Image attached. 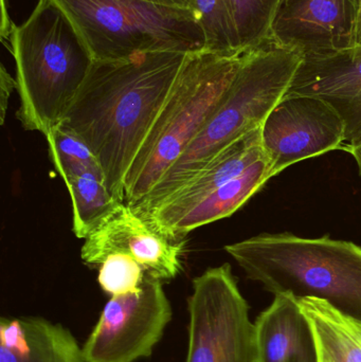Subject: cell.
I'll use <instances>...</instances> for the list:
<instances>
[{
  "label": "cell",
  "mask_w": 361,
  "mask_h": 362,
  "mask_svg": "<svg viewBox=\"0 0 361 362\" xmlns=\"http://www.w3.org/2000/svg\"><path fill=\"white\" fill-rule=\"evenodd\" d=\"M2 12H1V30H0V34H1L2 42L4 40H8L10 42L11 34H12L13 29H14L15 25L11 21L10 16L8 15V8H6V0H1Z\"/></svg>",
  "instance_id": "cell-23"
},
{
  "label": "cell",
  "mask_w": 361,
  "mask_h": 362,
  "mask_svg": "<svg viewBox=\"0 0 361 362\" xmlns=\"http://www.w3.org/2000/svg\"><path fill=\"white\" fill-rule=\"evenodd\" d=\"M269 180L268 161L264 156L239 177L196 200L159 231L172 240H182L193 230L232 215Z\"/></svg>",
  "instance_id": "cell-16"
},
{
  "label": "cell",
  "mask_w": 361,
  "mask_h": 362,
  "mask_svg": "<svg viewBox=\"0 0 361 362\" xmlns=\"http://www.w3.org/2000/svg\"><path fill=\"white\" fill-rule=\"evenodd\" d=\"M186 362H254V323L229 264L193 280Z\"/></svg>",
  "instance_id": "cell-7"
},
{
  "label": "cell",
  "mask_w": 361,
  "mask_h": 362,
  "mask_svg": "<svg viewBox=\"0 0 361 362\" xmlns=\"http://www.w3.org/2000/svg\"><path fill=\"white\" fill-rule=\"evenodd\" d=\"M248 278L273 295L322 300L361 321V247L351 242L261 234L225 247Z\"/></svg>",
  "instance_id": "cell-4"
},
{
  "label": "cell",
  "mask_w": 361,
  "mask_h": 362,
  "mask_svg": "<svg viewBox=\"0 0 361 362\" xmlns=\"http://www.w3.org/2000/svg\"><path fill=\"white\" fill-rule=\"evenodd\" d=\"M357 16H356L355 47H361V0H356Z\"/></svg>",
  "instance_id": "cell-25"
},
{
  "label": "cell",
  "mask_w": 361,
  "mask_h": 362,
  "mask_svg": "<svg viewBox=\"0 0 361 362\" xmlns=\"http://www.w3.org/2000/svg\"><path fill=\"white\" fill-rule=\"evenodd\" d=\"M313 327L319 362H361V321L314 298L298 300Z\"/></svg>",
  "instance_id": "cell-18"
},
{
  "label": "cell",
  "mask_w": 361,
  "mask_h": 362,
  "mask_svg": "<svg viewBox=\"0 0 361 362\" xmlns=\"http://www.w3.org/2000/svg\"><path fill=\"white\" fill-rule=\"evenodd\" d=\"M192 11L205 32L206 51L225 55L243 53L229 0H193Z\"/></svg>",
  "instance_id": "cell-19"
},
{
  "label": "cell",
  "mask_w": 361,
  "mask_h": 362,
  "mask_svg": "<svg viewBox=\"0 0 361 362\" xmlns=\"http://www.w3.org/2000/svg\"><path fill=\"white\" fill-rule=\"evenodd\" d=\"M67 187L72 202V229L86 238L120 202L108 191L105 174L97 158L73 161L55 167Z\"/></svg>",
  "instance_id": "cell-17"
},
{
  "label": "cell",
  "mask_w": 361,
  "mask_h": 362,
  "mask_svg": "<svg viewBox=\"0 0 361 362\" xmlns=\"http://www.w3.org/2000/svg\"><path fill=\"white\" fill-rule=\"evenodd\" d=\"M349 152L351 153V154L353 155L354 158H355L361 176V144H360V146H354V148H352Z\"/></svg>",
  "instance_id": "cell-26"
},
{
  "label": "cell",
  "mask_w": 361,
  "mask_h": 362,
  "mask_svg": "<svg viewBox=\"0 0 361 362\" xmlns=\"http://www.w3.org/2000/svg\"><path fill=\"white\" fill-rule=\"evenodd\" d=\"M285 95L328 102L345 124L343 148L361 144V47L328 55L303 57Z\"/></svg>",
  "instance_id": "cell-12"
},
{
  "label": "cell",
  "mask_w": 361,
  "mask_h": 362,
  "mask_svg": "<svg viewBox=\"0 0 361 362\" xmlns=\"http://www.w3.org/2000/svg\"><path fill=\"white\" fill-rule=\"evenodd\" d=\"M245 53V52H244ZM244 53H191L124 180V202L136 204L180 158L211 117Z\"/></svg>",
  "instance_id": "cell-5"
},
{
  "label": "cell",
  "mask_w": 361,
  "mask_h": 362,
  "mask_svg": "<svg viewBox=\"0 0 361 362\" xmlns=\"http://www.w3.org/2000/svg\"><path fill=\"white\" fill-rule=\"evenodd\" d=\"M78 30L95 61L142 53L206 51V36L189 8L146 0H53Z\"/></svg>",
  "instance_id": "cell-6"
},
{
  "label": "cell",
  "mask_w": 361,
  "mask_h": 362,
  "mask_svg": "<svg viewBox=\"0 0 361 362\" xmlns=\"http://www.w3.org/2000/svg\"><path fill=\"white\" fill-rule=\"evenodd\" d=\"M345 139L341 115L313 95H284L261 127L271 178L299 161L343 148Z\"/></svg>",
  "instance_id": "cell-9"
},
{
  "label": "cell",
  "mask_w": 361,
  "mask_h": 362,
  "mask_svg": "<svg viewBox=\"0 0 361 362\" xmlns=\"http://www.w3.org/2000/svg\"><path fill=\"white\" fill-rule=\"evenodd\" d=\"M162 6H174V8H189L192 10L193 0H146Z\"/></svg>",
  "instance_id": "cell-24"
},
{
  "label": "cell",
  "mask_w": 361,
  "mask_h": 362,
  "mask_svg": "<svg viewBox=\"0 0 361 362\" xmlns=\"http://www.w3.org/2000/svg\"><path fill=\"white\" fill-rule=\"evenodd\" d=\"M182 240L167 238L131 206L120 202L85 238L81 257L87 265L99 267L108 255L124 253L148 276L167 281L182 272Z\"/></svg>",
  "instance_id": "cell-10"
},
{
  "label": "cell",
  "mask_w": 361,
  "mask_h": 362,
  "mask_svg": "<svg viewBox=\"0 0 361 362\" xmlns=\"http://www.w3.org/2000/svg\"><path fill=\"white\" fill-rule=\"evenodd\" d=\"M191 53L150 52L95 61L59 125L87 144L108 191L124 202V180Z\"/></svg>",
  "instance_id": "cell-1"
},
{
  "label": "cell",
  "mask_w": 361,
  "mask_h": 362,
  "mask_svg": "<svg viewBox=\"0 0 361 362\" xmlns=\"http://www.w3.org/2000/svg\"><path fill=\"white\" fill-rule=\"evenodd\" d=\"M356 0H281L269 38L302 57L328 55L355 47Z\"/></svg>",
  "instance_id": "cell-11"
},
{
  "label": "cell",
  "mask_w": 361,
  "mask_h": 362,
  "mask_svg": "<svg viewBox=\"0 0 361 362\" xmlns=\"http://www.w3.org/2000/svg\"><path fill=\"white\" fill-rule=\"evenodd\" d=\"M0 362H86L69 329L40 317L2 318Z\"/></svg>",
  "instance_id": "cell-15"
},
{
  "label": "cell",
  "mask_w": 361,
  "mask_h": 362,
  "mask_svg": "<svg viewBox=\"0 0 361 362\" xmlns=\"http://www.w3.org/2000/svg\"><path fill=\"white\" fill-rule=\"evenodd\" d=\"M254 329V362H319L313 327L295 298L276 296Z\"/></svg>",
  "instance_id": "cell-14"
},
{
  "label": "cell",
  "mask_w": 361,
  "mask_h": 362,
  "mask_svg": "<svg viewBox=\"0 0 361 362\" xmlns=\"http://www.w3.org/2000/svg\"><path fill=\"white\" fill-rule=\"evenodd\" d=\"M302 59L300 53L271 40L244 53L237 74L203 129L148 195L131 208L146 216L220 151L262 127L288 93Z\"/></svg>",
  "instance_id": "cell-3"
},
{
  "label": "cell",
  "mask_w": 361,
  "mask_h": 362,
  "mask_svg": "<svg viewBox=\"0 0 361 362\" xmlns=\"http://www.w3.org/2000/svg\"><path fill=\"white\" fill-rule=\"evenodd\" d=\"M162 281L146 274L140 288L110 298L83 346L86 362H135L152 355L172 319Z\"/></svg>",
  "instance_id": "cell-8"
},
{
  "label": "cell",
  "mask_w": 361,
  "mask_h": 362,
  "mask_svg": "<svg viewBox=\"0 0 361 362\" xmlns=\"http://www.w3.org/2000/svg\"><path fill=\"white\" fill-rule=\"evenodd\" d=\"M146 276V270L134 257L112 253L100 264L97 281L106 293L116 297L137 291Z\"/></svg>",
  "instance_id": "cell-21"
},
{
  "label": "cell",
  "mask_w": 361,
  "mask_h": 362,
  "mask_svg": "<svg viewBox=\"0 0 361 362\" xmlns=\"http://www.w3.org/2000/svg\"><path fill=\"white\" fill-rule=\"evenodd\" d=\"M263 157L261 127H259L220 151L205 167L167 196L154 211L142 217L159 231L196 200L239 177Z\"/></svg>",
  "instance_id": "cell-13"
},
{
  "label": "cell",
  "mask_w": 361,
  "mask_h": 362,
  "mask_svg": "<svg viewBox=\"0 0 361 362\" xmlns=\"http://www.w3.org/2000/svg\"><path fill=\"white\" fill-rule=\"evenodd\" d=\"M16 80L11 76L6 71V67L1 65L0 68V122L4 124L6 120V110H8V100L13 90L16 89Z\"/></svg>",
  "instance_id": "cell-22"
},
{
  "label": "cell",
  "mask_w": 361,
  "mask_h": 362,
  "mask_svg": "<svg viewBox=\"0 0 361 362\" xmlns=\"http://www.w3.org/2000/svg\"><path fill=\"white\" fill-rule=\"evenodd\" d=\"M281 0H229L241 52L262 46Z\"/></svg>",
  "instance_id": "cell-20"
},
{
  "label": "cell",
  "mask_w": 361,
  "mask_h": 362,
  "mask_svg": "<svg viewBox=\"0 0 361 362\" xmlns=\"http://www.w3.org/2000/svg\"><path fill=\"white\" fill-rule=\"evenodd\" d=\"M10 51L20 99L17 118L46 137L67 114L95 59L53 0H38L27 21L15 25Z\"/></svg>",
  "instance_id": "cell-2"
}]
</instances>
